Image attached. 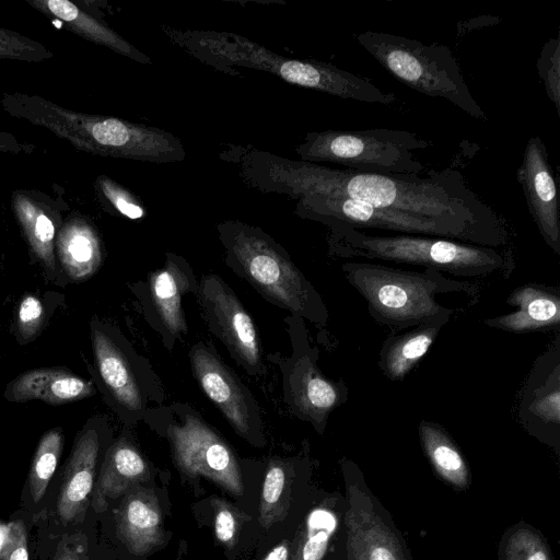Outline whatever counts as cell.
I'll return each instance as SVG.
<instances>
[{
	"label": "cell",
	"instance_id": "obj_11",
	"mask_svg": "<svg viewBox=\"0 0 560 560\" xmlns=\"http://www.w3.org/2000/svg\"><path fill=\"white\" fill-rule=\"evenodd\" d=\"M167 435L180 470L190 477H206L232 494L243 493V479L234 453L199 418L187 415L180 424L168 428Z\"/></svg>",
	"mask_w": 560,
	"mask_h": 560
},
{
	"label": "cell",
	"instance_id": "obj_1",
	"mask_svg": "<svg viewBox=\"0 0 560 560\" xmlns=\"http://www.w3.org/2000/svg\"><path fill=\"white\" fill-rule=\"evenodd\" d=\"M289 184L303 195L346 197L373 207L447 222L498 248L508 243L504 221L452 168L420 174H383L315 164L289 165Z\"/></svg>",
	"mask_w": 560,
	"mask_h": 560
},
{
	"label": "cell",
	"instance_id": "obj_4",
	"mask_svg": "<svg viewBox=\"0 0 560 560\" xmlns=\"http://www.w3.org/2000/svg\"><path fill=\"white\" fill-rule=\"evenodd\" d=\"M341 267L349 283L365 300L371 317L390 329L415 327L446 311L436 295L464 289L463 282L432 268L418 272L362 261Z\"/></svg>",
	"mask_w": 560,
	"mask_h": 560
},
{
	"label": "cell",
	"instance_id": "obj_12",
	"mask_svg": "<svg viewBox=\"0 0 560 560\" xmlns=\"http://www.w3.org/2000/svg\"><path fill=\"white\" fill-rule=\"evenodd\" d=\"M93 382L121 417H133L145 406L135 364L118 330L100 320L90 323Z\"/></svg>",
	"mask_w": 560,
	"mask_h": 560
},
{
	"label": "cell",
	"instance_id": "obj_30",
	"mask_svg": "<svg viewBox=\"0 0 560 560\" xmlns=\"http://www.w3.org/2000/svg\"><path fill=\"white\" fill-rule=\"evenodd\" d=\"M62 301L63 295L58 292H46L43 295L25 293L18 303L12 325L19 345L26 346L34 341Z\"/></svg>",
	"mask_w": 560,
	"mask_h": 560
},
{
	"label": "cell",
	"instance_id": "obj_25",
	"mask_svg": "<svg viewBox=\"0 0 560 560\" xmlns=\"http://www.w3.org/2000/svg\"><path fill=\"white\" fill-rule=\"evenodd\" d=\"M452 308L384 340L377 365L392 382H401L427 354L443 326L450 320Z\"/></svg>",
	"mask_w": 560,
	"mask_h": 560
},
{
	"label": "cell",
	"instance_id": "obj_19",
	"mask_svg": "<svg viewBox=\"0 0 560 560\" xmlns=\"http://www.w3.org/2000/svg\"><path fill=\"white\" fill-rule=\"evenodd\" d=\"M93 380L77 375L63 366L27 370L10 381L3 396L10 402L40 400L50 406H61L93 396Z\"/></svg>",
	"mask_w": 560,
	"mask_h": 560
},
{
	"label": "cell",
	"instance_id": "obj_27",
	"mask_svg": "<svg viewBox=\"0 0 560 560\" xmlns=\"http://www.w3.org/2000/svg\"><path fill=\"white\" fill-rule=\"evenodd\" d=\"M32 8L86 40L121 55L138 58L139 52L109 26L69 0H25Z\"/></svg>",
	"mask_w": 560,
	"mask_h": 560
},
{
	"label": "cell",
	"instance_id": "obj_5",
	"mask_svg": "<svg viewBox=\"0 0 560 560\" xmlns=\"http://www.w3.org/2000/svg\"><path fill=\"white\" fill-rule=\"evenodd\" d=\"M355 39L386 71L410 89L444 98L476 119H486L446 45L374 31L361 32Z\"/></svg>",
	"mask_w": 560,
	"mask_h": 560
},
{
	"label": "cell",
	"instance_id": "obj_18",
	"mask_svg": "<svg viewBox=\"0 0 560 560\" xmlns=\"http://www.w3.org/2000/svg\"><path fill=\"white\" fill-rule=\"evenodd\" d=\"M105 420L98 416L91 417L75 436L57 500V513L63 523L72 521L82 511L92 491L107 428Z\"/></svg>",
	"mask_w": 560,
	"mask_h": 560
},
{
	"label": "cell",
	"instance_id": "obj_39",
	"mask_svg": "<svg viewBox=\"0 0 560 560\" xmlns=\"http://www.w3.org/2000/svg\"><path fill=\"white\" fill-rule=\"evenodd\" d=\"M35 150L36 147L33 143L23 141L11 132L0 131V152L32 154Z\"/></svg>",
	"mask_w": 560,
	"mask_h": 560
},
{
	"label": "cell",
	"instance_id": "obj_14",
	"mask_svg": "<svg viewBox=\"0 0 560 560\" xmlns=\"http://www.w3.org/2000/svg\"><path fill=\"white\" fill-rule=\"evenodd\" d=\"M11 207L33 262L40 266L45 277L57 285L68 283L60 271L55 254V241L69 206L63 197L52 198L35 189H18L11 195Z\"/></svg>",
	"mask_w": 560,
	"mask_h": 560
},
{
	"label": "cell",
	"instance_id": "obj_40",
	"mask_svg": "<svg viewBox=\"0 0 560 560\" xmlns=\"http://www.w3.org/2000/svg\"><path fill=\"white\" fill-rule=\"evenodd\" d=\"M291 551V542L288 540L281 541L273 547L264 558V560H289Z\"/></svg>",
	"mask_w": 560,
	"mask_h": 560
},
{
	"label": "cell",
	"instance_id": "obj_9",
	"mask_svg": "<svg viewBox=\"0 0 560 560\" xmlns=\"http://www.w3.org/2000/svg\"><path fill=\"white\" fill-rule=\"evenodd\" d=\"M340 466L345 482L341 560H413L402 533L360 467L346 457Z\"/></svg>",
	"mask_w": 560,
	"mask_h": 560
},
{
	"label": "cell",
	"instance_id": "obj_36",
	"mask_svg": "<svg viewBox=\"0 0 560 560\" xmlns=\"http://www.w3.org/2000/svg\"><path fill=\"white\" fill-rule=\"evenodd\" d=\"M213 503L215 537L221 544L232 549L237 541L243 516L235 506L224 500L214 498Z\"/></svg>",
	"mask_w": 560,
	"mask_h": 560
},
{
	"label": "cell",
	"instance_id": "obj_29",
	"mask_svg": "<svg viewBox=\"0 0 560 560\" xmlns=\"http://www.w3.org/2000/svg\"><path fill=\"white\" fill-rule=\"evenodd\" d=\"M189 287L188 271L174 259L168 258L164 268L150 276L149 290L154 311L173 336L187 331L182 298Z\"/></svg>",
	"mask_w": 560,
	"mask_h": 560
},
{
	"label": "cell",
	"instance_id": "obj_38",
	"mask_svg": "<svg viewBox=\"0 0 560 560\" xmlns=\"http://www.w3.org/2000/svg\"><path fill=\"white\" fill-rule=\"evenodd\" d=\"M3 560H28L26 530L21 521L9 524L2 546Z\"/></svg>",
	"mask_w": 560,
	"mask_h": 560
},
{
	"label": "cell",
	"instance_id": "obj_3",
	"mask_svg": "<svg viewBox=\"0 0 560 560\" xmlns=\"http://www.w3.org/2000/svg\"><path fill=\"white\" fill-rule=\"evenodd\" d=\"M332 232V249L341 257H363L432 268L464 278L495 271L508 276L513 259L498 248L424 235H371L341 222L326 223Z\"/></svg>",
	"mask_w": 560,
	"mask_h": 560
},
{
	"label": "cell",
	"instance_id": "obj_33",
	"mask_svg": "<svg viewBox=\"0 0 560 560\" xmlns=\"http://www.w3.org/2000/svg\"><path fill=\"white\" fill-rule=\"evenodd\" d=\"M288 490H290V480L284 465L271 462L265 474L259 504V522L265 528H269L284 517Z\"/></svg>",
	"mask_w": 560,
	"mask_h": 560
},
{
	"label": "cell",
	"instance_id": "obj_22",
	"mask_svg": "<svg viewBox=\"0 0 560 560\" xmlns=\"http://www.w3.org/2000/svg\"><path fill=\"white\" fill-rule=\"evenodd\" d=\"M506 304L516 310L483 323L492 328L514 334H525L560 326V291L558 288L537 283L514 289Z\"/></svg>",
	"mask_w": 560,
	"mask_h": 560
},
{
	"label": "cell",
	"instance_id": "obj_23",
	"mask_svg": "<svg viewBox=\"0 0 560 560\" xmlns=\"http://www.w3.org/2000/svg\"><path fill=\"white\" fill-rule=\"evenodd\" d=\"M129 490L117 513V535L130 552L143 556L164 541L161 508L150 490L139 485Z\"/></svg>",
	"mask_w": 560,
	"mask_h": 560
},
{
	"label": "cell",
	"instance_id": "obj_32",
	"mask_svg": "<svg viewBox=\"0 0 560 560\" xmlns=\"http://www.w3.org/2000/svg\"><path fill=\"white\" fill-rule=\"evenodd\" d=\"M63 444L65 433L60 427L49 429L40 436L28 474V486L34 502H38L45 494L62 454Z\"/></svg>",
	"mask_w": 560,
	"mask_h": 560
},
{
	"label": "cell",
	"instance_id": "obj_17",
	"mask_svg": "<svg viewBox=\"0 0 560 560\" xmlns=\"http://www.w3.org/2000/svg\"><path fill=\"white\" fill-rule=\"evenodd\" d=\"M195 378L237 434L249 440L259 423L257 406L249 390L215 354L201 345L190 351Z\"/></svg>",
	"mask_w": 560,
	"mask_h": 560
},
{
	"label": "cell",
	"instance_id": "obj_10",
	"mask_svg": "<svg viewBox=\"0 0 560 560\" xmlns=\"http://www.w3.org/2000/svg\"><path fill=\"white\" fill-rule=\"evenodd\" d=\"M302 197L304 210L324 223L341 222L359 230L362 228L380 229L479 245L476 237L467 231L440 220L380 209L346 197L324 195H303Z\"/></svg>",
	"mask_w": 560,
	"mask_h": 560
},
{
	"label": "cell",
	"instance_id": "obj_16",
	"mask_svg": "<svg viewBox=\"0 0 560 560\" xmlns=\"http://www.w3.org/2000/svg\"><path fill=\"white\" fill-rule=\"evenodd\" d=\"M530 217L549 248L560 255V209L556 176L542 139L534 135L516 171Z\"/></svg>",
	"mask_w": 560,
	"mask_h": 560
},
{
	"label": "cell",
	"instance_id": "obj_8",
	"mask_svg": "<svg viewBox=\"0 0 560 560\" xmlns=\"http://www.w3.org/2000/svg\"><path fill=\"white\" fill-rule=\"evenodd\" d=\"M232 266L267 300L316 324H325L327 310L312 284L275 243L240 231L229 244Z\"/></svg>",
	"mask_w": 560,
	"mask_h": 560
},
{
	"label": "cell",
	"instance_id": "obj_21",
	"mask_svg": "<svg viewBox=\"0 0 560 560\" xmlns=\"http://www.w3.org/2000/svg\"><path fill=\"white\" fill-rule=\"evenodd\" d=\"M55 254L68 283L89 280L103 262V247L97 230L83 214L77 211L68 213L56 236Z\"/></svg>",
	"mask_w": 560,
	"mask_h": 560
},
{
	"label": "cell",
	"instance_id": "obj_13",
	"mask_svg": "<svg viewBox=\"0 0 560 560\" xmlns=\"http://www.w3.org/2000/svg\"><path fill=\"white\" fill-rule=\"evenodd\" d=\"M199 298L213 334L248 373H259L261 351L256 327L235 293L217 275H205Z\"/></svg>",
	"mask_w": 560,
	"mask_h": 560
},
{
	"label": "cell",
	"instance_id": "obj_31",
	"mask_svg": "<svg viewBox=\"0 0 560 560\" xmlns=\"http://www.w3.org/2000/svg\"><path fill=\"white\" fill-rule=\"evenodd\" d=\"M497 560H555V557L542 533L521 521L502 534Z\"/></svg>",
	"mask_w": 560,
	"mask_h": 560
},
{
	"label": "cell",
	"instance_id": "obj_15",
	"mask_svg": "<svg viewBox=\"0 0 560 560\" xmlns=\"http://www.w3.org/2000/svg\"><path fill=\"white\" fill-rule=\"evenodd\" d=\"M518 418L540 443L560 453V337L535 362L524 385Z\"/></svg>",
	"mask_w": 560,
	"mask_h": 560
},
{
	"label": "cell",
	"instance_id": "obj_2",
	"mask_svg": "<svg viewBox=\"0 0 560 560\" xmlns=\"http://www.w3.org/2000/svg\"><path fill=\"white\" fill-rule=\"evenodd\" d=\"M0 106L11 117L46 128L77 150L112 158L171 160L180 144L160 130L115 117L68 109L39 95L2 93Z\"/></svg>",
	"mask_w": 560,
	"mask_h": 560
},
{
	"label": "cell",
	"instance_id": "obj_26",
	"mask_svg": "<svg viewBox=\"0 0 560 560\" xmlns=\"http://www.w3.org/2000/svg\"><path fill=\"white\" fill-rule=\"evenodd\" d=\"M147 462L126 439H119L106 451L93 495L95 511H104L108 500L149 478Z\"/></svg>",
	"mask_w": 560,
	"mask_h": 560
},
{
	"label": "cell",
	"instance_id": "obj_28",
	"mask_svg": "<svg viewBox=\"0 0 560 560\" xmlns=\"http://www.w3.org/2000/svg\"><path fill=\"white\" fill-rule=\"evenodd\" d=\"M418 435L435 475L456 491L468 490L472 480L470 468L448 432L440 423L421 420Z\"/></svg>",
	"mask_w": 560,
	"mask_h": 560
},
{
	"label": "cell",
	"instance_id": "obj_35",
	"mask_svg": "<svg viewBox=\"0 0 560 560\" xmlns=\"http://www.w3.org/2000/svg\"><path fill=\"white\" fill-rule=\"evenodd\" d=\"M539 78L546 94L553 104L557 114L560 113V40L559 36L549 38L536 63Z\"/></svg>",
	"mask_w": 560,
	"mask_h": 560
},
{
	"label": "cell",
	"instance_id": "obj_20",
	"mask_svg": "<svg viewBox=\"0 0 560 560\" xmlns=\"http://www.w3.org/2000/svg\"><path fill=\"white\" fill-rule=\"evenodd\" d=\"M343 497L328 494L306 514L293 544L289 560H328L342 558Z\"/></svg>",
	"mask_w": 560,
	"mask_h": 560
},
{
	"label": "cell",
	"instance_id": "obj_41",
	"mask_svg": "<svg viewBox=\"0 0 560 560\" xmlns=\"http://www.w3.org/2000/svg\"><path fill=\"white\" fill-rule=\"evenodd\" d=\"M54 560H88L83 549L77 548H63L58 551Z\"/></svg>",
	"mask_w": 560,
	"mask_h": 560
},
{
	"label": "cell",
	"instance_id": "obj_37",
	"mask_svg": "<svg viewBox=\"0 0 560 560\" xmlns=\"http://www.w3.org/2000/svg\"><path fill=\"white\" fill-rule=\"evenodd\" d=\"M97 192L102 195L118 212L130 218L139 219L143 214L142 208L133 202L121 187L110 178L102 175L95 182Z\"/></svg>",
	"mask_w": 560,
	"mask_h": 560
},
{
	"label": "cell",
	"instance_id": "obj_34",
	"mask_svg": "<svg viewBox=\"0 0 560 560\" xmlns=\"http://www.w3.org/2000/svg\"><path fill=\"white\" fill-rule=\"evenodd\" d=\"M54 57L44 44L0 26V59L42 62Z\"/></svg>",
	"mask_w": 560,
	"mask_h": 560
},
{
	"label": "cell",
	"instance_id": "obj_24",
	"mask_svg": "<svg viewBox=\"0 0 560 560\" xmlns=\"http://www.w3.org/2000/svg\"><path fill=\"white\" fill-rule=\"evenodd\" d=\"M291 387L299 412L312 421L319 433L325 429L329 413L348 399L346 384L325 377L310 355L296 362Z\"/></svg>",
	"mask_w": 560,
	"mask_h": 560
},
{
	"label": "cell",
	"instance_id": "obj_7",
	"mask_svg": "<svg viewBox=\"0 0 560 560\" xmlns=\"http://www.w3.org/2000/svg\"><path fill=\"white\" fill-rule=\"evenodd\" d=\"M200 43L212 54L233 63L269 71L304 88L372 104L393 105L397 101L393 93L383 92L370 80L334 65L287 59L233 34L206 35Z\"/></svg>",
	"mask_w": 560,
	"mask_h": 560
},
{
	"label": "cell",
	"instance_id": "obj_6",
	"mask_svg": "<svg viewBox=\"0 0 560 560\" xmlns=\"http://www.w3.org/2000/svg\"><path fill=\"white\" fill-rule=\"evenodd\" d=\"M431 145L407 130H326L310 133L298 152L307 161L331 162L359 172L420 174L424 166L413 152Z\"/></svg>",
	"mask_w": 560,
	"mask_h": 560
}]
</instances>
